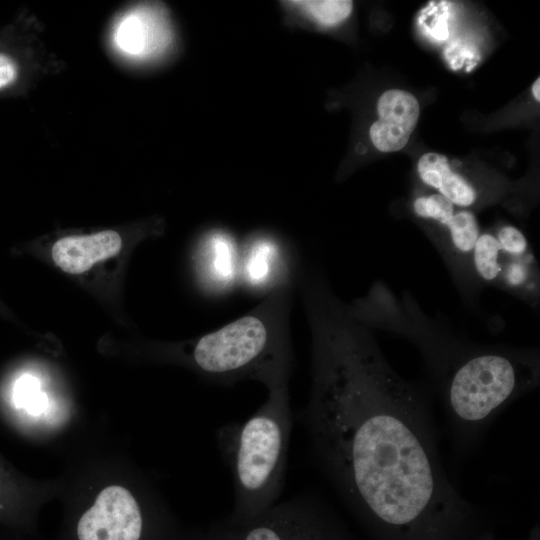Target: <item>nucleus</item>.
<instances>
[{"label": "nucleus", "mask_w": 540, "mask_h": 540, "mask_svg": "<svg viewBox=\"0 0 540 540\" xmlns=\"http://www.w3.org/2000/svg\"><path fill=\"white\" fill-rule=\"evenodd\" d=\"M312 379L298 413L315 462L372 540H469L478 511L443 467L430 400L327 284L303 292Z\"/></svg>", "instance_id": "obj_1"}, {"label": "nucleus", "mask_w": 540, "mask_h": 540, "mask_svg": "<svg viewBox=\"0 0 540 540\" xmlns=\"http://www.w3.org/2000/svg\"><path fill=\"white\" fill-rule=\"evenodd\" d=\"M292 289L272 292L246 314L197 338L185 349L187 361L217 385L252 380L267 390L288 386L294 368Z\"/></svg>", "instance_id": "obj_2"}, {"label": "nucleus", "mask_w": 540, "mask_h": 540, "mask_svg": "<svg viewBox=\"0 0 540 540\" xmlns=\"http://www.w3.org/2000/svg\"><path fill=\"white\" fill-rule=\"evenodd\" d=\"M538 383V352L469 344L436 383L458 453L470 451L496 416Z\"/></svg>", "instance_id": "obj_3"}, {"label": "nucleus", "mask_w": 540, "mask_h": 540, "mask_svg": "<svg viewBox=\"0 0 540 540\" xmlns=\"http://www.w3.org/2000/svg\"><path fill=\"white\" fill-rule=\"evenodd\" d=\"M292 426L288 386H283L268 390L266 401L247 420L226 423L216 430L217 449L233 482L229 517L252 518L278 502Z\"/></svg>", "instance_id": "obj_4"}, {"label": "nucleus", "mask_w": 540, "mask_h": 540, "mask_svg": "<svg viewBox=\"0 0 540 540\" xmlns=\"http://www.w3.org/2000/svg\"><path fill=\"white\" fill-rule=\"evenodd\" d=\"M205 540H353L348 528L318 494L302 492L252 518L213 521Z\"/></svg>", "instance_id": "obj_5"}, {"label": "nucleus", "mask_w": 540, "mask_h": 540, "mask_svg": "<svg viewBox=\"0 0 540 540\" xmlns=\"http://www.w3.org/2000/svg\"><path fill=\"white\" fill-rule=\"evenodd\" d=\"M295 279L292 252L277 236L255 233L240 247V284L251 293L266 297Z\"/></svg>", "instance_id": "obj_6"}, {"label": "nucleus", "mask_w": 540, "mask_h": 540, "mask_svg": "<svg viewBox=\"0 0 540 540\" xmlns=\"http://www.w3.org/2000/svg\"><path fill=\"white\" fill-rule=\"evenodd\" d=\"M197 253L200 281L212 296L227 294L240 284V246L230 232L212 229Z\"/></svg>", "instance_id": "obj_7"}, {"label": "nucleus", "mask_w": 540, "mask_h": 540, "mask_svg": "<svg viewBox=\"0 0 540 540\" xmlns=\"http://www.w3.org/2000/svg\"><path fill=\"white\" fill-rule=\"evenodd\" d=\"M377 111L379 119L370 127L372 143L382 152L402 149L418 121L417 99L407 91L387 90L378 100Z\"/></svg>", "instance_id": "obj_8"}, {"label": "nucleus", "mask_w": 540, "mask_h": 540, "mask_svg": "<svg viewBox=\"0 0 540 540\" xmlns=\"http://www.w3.org/2000/svg\"><path fill=\"white\" fill-rule=\"evenodd\" d=\"M122 248L118 232L105 230L90 235L67 236L52 246L51 256L55 265L69 274H81L94 264L113 257Z\"/></svg>", "instance_id": "obj_9"}, {"label": "nucleus", "mask_w": 540, "mask_h": 540, "mask_svg": "<svg viewBox=\"0 0 540 540\" xmlns=\"http://www.w3.org/2000/svg\"><path fill=\"white\" fill-rule=\"evenodd\" d=\"M170 41V30L163 15L150 7H139L118 24L115 43L130 56L148 57L161 52Z\"/></svg>", "instance_id": "obj_10"}, {"label": "nucleus", "mask_w": 540, "mask_h": 540, "mask_svg": "<svg viewBox=\"0 0 540 540\" xmlns=\"http://www.w3.org/2000/svg\"><path fill=\"white\" fill-rule=\"evenodd\" d=\"M422 181L437 189L454 205L471 206L477 198L474 187L460 174L452 171L447 158L437 153H426L418 161Z\"/></svg>", "instance_id": "obj_11"}, {"label": "nucleus", "mask_w": 540, "mask_h": 540, "mask_svg": "<svg viewBox=\"0 0 540 540\" xmlns=\"http://www.w3.org/2000/svg\"><path fill=\"white\" fill-rule=\"evenodd\" d=\"M503 257L504 252L495 235L491 233L480 234L471 255L474 275L485 282H496L501 275Z\"/></svg>", "instance_id": "obj_12"}, {"label": "nucleus", "mask_w": 540, "mask_h": 540, "mask_svg": "<svg viewBox=\"0 0 540 540\" xmlns=\"http://www.w3.org/2000/svg\"><path fill=\"white\" fill-rule=\"evenodd\" d=\"M324 26H333L345 20L352 11L347 0L289 1Z\"/></svg>", "instance_id": "obj_13"}, {"label": "nucleus", "mask_w": 540, "mask_h": 540, "mask_svg": "<svg viewBox=\"0 0 540 540\" xmlns=\"http://www.w3.org/2000/svg\"><path fill=\"white\" fill-rule=\"evenodd\" d=\"M13 402L16 408H22L30 414L43 412L47 404L46 395L39 391L38 380L30 375L19 378L14 386Z\"/></svg>", "instance_id": "obj_14"}, {"label": "nucleus", "mask_w": 540, "mask_h": 540, "mask_svg": "<svg viewBox=\"0 0 540 540\" xmlns=\"http://www.w3.org/2000/svg\"><path fill=\"white\" fill-rule=\"evenodd\" d=\"M415 213L424 219L442 223L455 213L454 204L441 194L420 196L414 201Z\"/></svg>", "instance_id": "obj_15"}, {"label": "nucleus", "mask_w": 540, "mask_h": 540, "mask_svg": "<svg viewBox=\"0 0 540 540\" xmlns=\"http://www.w3.org/2000/svg\"><path fill=\"white\" fill-rule=\"evenodd\" d=\"M530 277L528 254L521 257H515L504 253L502 270L499 278V281L502 284L518 290L528 286Z\"/></svg>", "instance_id": "obj_16"}, {"label": "nucleus", "mask_w": 540, "mask_h": 540, "mask_svg": "<svg viewBox=\"0 0 540 540\" xmlns=\"http://www.w3.org/2000/svg\"><path fill=\"white\" fill-rule=\"evenodd\" d=\"M502 251L510 256L521 257L528 254V242L520 230L504 226L495 235Z\"/></svg>", "instance_id": "obj_17"}, {"label": "nucleus", "mask_w": 540, "mask_h": 540, "mask_svg": "<svg viewBox=\"0 0 540 540\" xmlns=\"http://www.w3.org/2000/svg\"><path fill=\"white\" fill-rule=\"evenodd\" d=\"M17 77L14 61L5 54H0V89L11 84Z\"/></svg>", "instance_id": "obj_18"}, {"label": "nucleus", "mask_w": 540, "mask_h": 540, "mask_svg": "<svg viewBox=\"0 0 540 540\" xmlns=\"http://www.w3.org/2000/svg\"><path fill=\"white\" fill-rule=\"evenodd\" d=\"M539 539H540L539 528L538 526H536L531 530L529 538L527 540H539ZM469 540H495V537L493 533L489 532L488 530H482L481 532H479L478 534H476Z\"/></svg>", "instance_id": "obj_19"}, {"label": "nucleus", "mask_w": 540, "mask_h": 540, "mask_svg": "<svg viewBox=\"0 0 540 540\" xmlns=\"http://www.w3.org/2000/svg\"><path fill=\"white\" fill-rule=\"evenodd\" d=\"M540 79L537 78L534 84L532 85V92L537 101L540 100Z\"/></svg>", "instance_id": "obj_20"}]
</instances>
